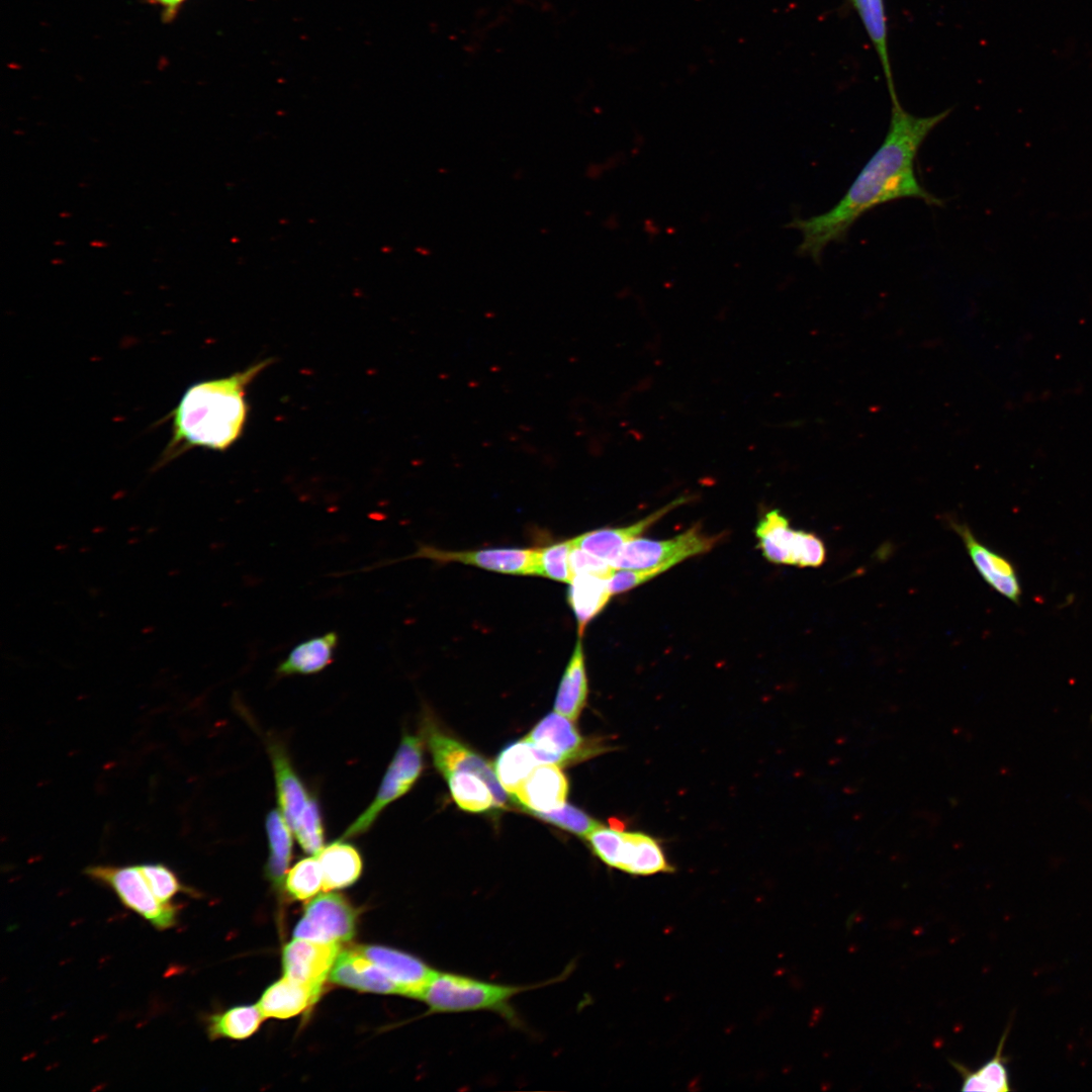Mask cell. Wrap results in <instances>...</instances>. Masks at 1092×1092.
I'll return each instance as SVG.
<instances>
[{"instance_id": "cell-1", "label": "cell", "mask_w": 1092, "mask_h": 1092, "mask_svg": "<svg viewBox=\"0 0 1092 1092\" xmlns=\"http://www.w3.org/2000/svg\"><path fill=\"white\" fill-rule=\"evenodd\" d=\"M891 101L888 132L843 197L826 212L807 218L795 217L787 224L802 234L797 249L799 255L819 262L828 245L841 242L862 214L881 204L901 198L920 199L930 206L942 204L919 182L914 165L919 148L949 114V109L930 116H917L906 111L897 96Z\"/></svg>"}, {"instance_id": "cell-2", "label": "cell", "mask_w": 1092, "mask_h": 1092, "mask_svg": "<svg viewBox=\"0 0 1092 1092\" xmlns=\"http://www.w3.org/2000/svg\"><path fill=\"white\" fill-rule=\"evenodd\" d=\"M269 360L258 362L230 376L190 385L169 414L171 439L158 464L164 465L193 448L224 452L242 436L249 404V384Z\"/></svg>"}, {"instance_id": "cell-3", "label": "cell", "mask_w": 1092, "mask_h": 1092, "mask_svg": "<svg viewBox=\"0 0 1092 1092\" xmlns=\"http://www.w3.org/2000/svg\"><path fill=\"white\" fill-rule=\"evenodd\" d=\"M533 986L506 985L473 977L435 970L417 994L429 1013L490 1011L516 1021L512 1000Z\"/></svg>"}, {"instance_id": "cell-4", "label": "cell", "mask_w": 1092, "mask_h": 1092, "mask_svg": "<svg viewBox=\"0 0 1092 1092\" xmlns=\"http://www.w3.org/2000/svg\"><path fill=\"white\" fill-rule=\"evenodd\" d=\"M585 838L604 863L626 874L652 876L674 872L660 842L647 833L601 824Z\"/></svg>"}, {"instance_id": "cell-5", "label": "cell", "mask_w": 1092, "mask_h": 1092, "mask_svg": "<svg viewBox=\"0 0 1092 1092\" xmlns=\"http://www.w3.org/2000/svg\"><path fill=\"white\" fill-rule=\"evenodd\" d=\"M85 874L110 888L124 907L148 921L157 930L177 925L180 906L160 901L148 885L139 864H97L86 868Z\"/></svg>"}, {"instance_id": "cell-6", "label": "cell", "mask_w": 1092, "mask_h": 1092, "mask_svg": "<svg viewBox=\"0 0 1092 1092\" xmlns=\"http://www.w3.org/2000/svg\"><path fill=\"white\" fill-rule=\"evenodd\" d=\"M721 535H708L700 526L665 540L635 538L625 544L611 565L615 569H668L685 559L710 551Z\"/></svg>"}, {"instance_id": "cell-7", "label": "cell", "mask_w": 1092, "mask_h": 1092, "mask_svg": "<svg viewBox=\"0 0 1092 1092\" xmlns=\"http://www.w3.org/2000/svg\"><path fill=\"white\" fill-rule=\"evenodd\" d=\"M573 722L554 711L541 719L525 736L533 745L541 763L561 766L586 760L613 749L601 738L583 737Z\"/></svg>"}, {"instance_id": "cell-8", "label": "cell", "mask_w": 1092, "mask_h": 1092, "mask_svg": "<svg viewBox=\"0 0 1092 1092\" xmlns=\"http://www.w3.org/2000/svg\"><path fill=\"white\" fill-rule=\"evenodd\" d=\"M422 769V740L406 733L401 738L374 799L366 810L347 828L342 838L355 837L365 833L374 824L385 807L412 789Z\"/></svg>"}, {"instance_id": "cell-9", "label": "cell", "mask_w": 1092, "mask_h": 1092, "mask_svg": "<svg viewBox=\"0 0 1092 1092\" xmlns=\"http://www.w3.org/2000/svg\"><path fill=\"white\" fill-rule=\"evenodd\" d=\"M423 733L434 764L444 778L453 771L473 772L482 778L490 788L496 808L506 807L507 792L500 786L491 763L467 745L445 734L429 720L424 723Z\"/></svg>"}, {"instance_id": "cell-10", "label": "cell", "mask_w": 1092, "mask_h": 1092, "mask_svg": "<svg viewBox=\"0 0 1092 1092\" xmlns=\"http://www.w3.org/2000/svg\"><path fill=\"white\" fill-rule=\"evenodd\" d=\"M356 918V909L343 896L323 894L307 904L293 936L326 943L348 941L355 934Z\"/></svg>"}, {"instance_id": "cell-11", "label": "cell", "mask_w": 1092, "mask_h": 1092, "mask_svg": "<svg viewBox=\"0 0 1092 1092\" xmlns=\"http://www.w3.org/2000/svg\"><path fill=\"white\" fill-rule=\"evenodd\" d=\"M537 554V549L491 548L451 551L421 545L414 556L428 558L439 563L459 562L506 574L536 575Z\"/></svg>"}, {"instance_id": "cell-12", "label": "cell", "mask_w": 1092, "mask_h": 1092, "mask_svg": "<svg viewBox=\"0 0 1092 1092\" xmlns=\"http://www.w3.org/2000/svg\"><path fill=\"white\" fill-rule=\"evenodd\" d=\"M339 953V943L295 938L283 949L285 977L302 984L323 987Z\"/></svg>"}, {"instance_id": "cell-13", "label": "cell", "mask_w": 1092, "mask_h": 1092, "mask_svg": "<svg viewBox=\"0 0 1092 1092\" xmlns=\"http://www.w3.org/2000/svg\"><path fill=\"white\" fill-rule=\"evenodd\" d=\"M399 988L400 995L414 998L435 972L426 962L411 953L382 945L355 947Z\"/></svg>"}, {"instance_id": "cell-14", "label": "cell", "mask_w": 1092, "mask_h": 1092, "mask_svg": "<svg viewBox=\"0 0 1092 1092\" xmlns=\"http://www.w3.org/2000/svg\"><path fill=\"white\" fill-rule=\"evenodd\" d=\"M953 526L962 536L972 561L984 580L1001 596L1019 605L1022 588L1010 560L980 543L968 527L959 524Z\"/></svg>"}, {"instance_id": "cell-15", "label": "cell", "mask_w": 1092, "mask_h": 1092, "mask_svg": "<svg viewBox=\"0 0 1092 1092\" xmlns=\"http://www.w3.org/2000/svg\"><path fill=\"white\" fill-rule=\"evenodd\" d=\"M567 794L568 781L560 766L541 763L532 770L512 797L524 809L535 814L563 806Z\"/></svg>"}, {"instance_id": "cell-16", "label": "cell", "mask_w": 1092, "mask_h": 1092, "mask_svg": "<svg viewBox=\"0 0 1092 1092\" xmlns=\"http://www.w3.org/2000/svg\"><path fill=\"white\" fill-rule=\"evenodd\" d=\"M687 499V497H678L644 519L627 527L602 528L583 533L571 539L572 545L589 554L600 557L611 564L625 544L639 537L671 510L686 503Z\"/></svg>"}, {"instance_id": "cell-17", "label": "cell", "mask_w": 1092, "mask_h": 1092, "mask_svg": "<svg viewBox=\"0 0 1092 1092\" xmlns=\"http://www.w3.org/2000/svg\"><path fill=\"white\" fill-rule=\"evenodd\" d=\"M329 977L337 985L358 991L400 995L397 985L355 947L339 953Z\"/></svg>"}, {"instance_id": "cell-18", "label": "cell", "mask_w": 1092, "mask_h": 1092, "mask_svg": "<svg viewBox=\"0 0 1092 1092\" xmlns=\"http://www.w3.org/2000/svg\"><path fill=\"white\" fill-rule=\"evenodd\" d=\"M269 751L280 812L292 829L309 801L307 791L284 748L277 743H271Z\"/></svg>"}, {"instance_id": "cell-19", "label": "cell", "mask_w": 1092, "mask_h": 1092, "mask_svg": "<svg viewBox=\"0 0 1092 1092\" xmlns=\"http://www.w3.org/2000/svg\"><path fill=\"white\" fill-rule=\"evenodd\" d=\"M322 991L323 987L302 984L284 977L263 993L258 1007L265 1018H290L314 1004Z\"/></svg>"}, {"instance_id": "cell-20", "label": "cell", "mask_w": 1092, "mask_h": 1092, "mask_svg": "<svg viewBox=\"0 0 1092 1092\" xmlns=\"http://www.w3.org/2000/svg\"><path fill=\"white\" fill-rule=\"evenodd\" d=\"M338 643L339 637L336 632L311 637L294 646L286 658L279 663L276 673L287 676L320 672L332 663Z\"/></svg>"}, {"instance_id": "cell-21", "label": "cell", "mask_w": 1092, "mask_h": 1092, "mask_svg": "<svg viewBox=\"0 0 1092 1092\" xmlns=\"http://www.w3.org/2000/svg\"><path fill=\"white\" fill-rule=\"evenodd\" d=\"M315 856L323 871V889L326 891L350 887L361 876L362 857L351 843L336 840L324 846Z\"/></svg>"}, {"instance_id": "cell-22", "label": "cell", "mask_w": 1092, "mask_h": 1092, "mask_svg": "<svg viewBox=\"0 0 1092 1092\" xmlns=\"http://www.w3.org/2000/svg\"><path fill=\"white\" fill-rule=\"evenodd\" d=\"M609 576L589 573L574 574L567 590V603L575 616L578 634L607 606L611 598Z\"/></svg>"}, {"instance_id": "cell-23", "label": "cell", "mask_w": 1092, "mask_h": 1092, "mask_svg": "<svg viewBox=\"0 0 1092 1092\" xmlns=\"http://www.w3.org/2000/svg\"><path fill=\"white\" fill-rule=\"evenodd\" d=\"M755 535L762 555L772 563L795 565L798 530L779 511L771 510L759 520Z\"/></svg>"}, {"instance_id": "cell-24", "label": "cell", "mask_w": 1092, "mask_h": 1092, "mask_svg": "<svg viewBox=\"0 0 1092 1092\" xmlns=\"http://www.w3.org/2000/svg\"><path fill=\"white\" fill-rule=\"evenodd\" d=\"M587 696L584 653L579 638L559 684L554 711L575 721L586 704Z\"/></svg>"}, {"instance_id": "cell-25", "label": "cell", "mask_w": 1092, "mask_h": 1092, "mask_svg": "<svg viewBox=\"0 0 1092 1092\" xmlns=\"http://www.w3.org/2000/svg\"><path fill=\"white\" fill-rule=\"evenodd\" d=\"M1009 1029L1010 1027L1007 1026L1003 1032L995 1055L976 1071H971L965 1065L953 1060L949 1061L963 1080L962 1091L1007 1092L1011 1090L1006 1065L1007 1058L1004 1056V1046Z\"/></svg>"}, {"instance_id": "cell-26", "label": "cell", "mask_w": 1092, "mask_h": 1092, "mask_svg": "<svg viewBox=\"0 0 1092 1092\" xmlns=\"http://www.w3.org/2000/svg\"><path fill=\"white\" fill-rule=\"evenodd\" d=\"M539 764L541 762L533 745L524 737L502 749L494 760L493 768L500 786L513 795Z\"/></svg>"}, {"instance_id": "cell-27", "label": "cell", "mask_w": 1092, "mask_h": 1092, "mask_svg": "<svg viewBox=\"0 0 1092 1092\" xmlns=\"http://www.w3.org/2000/svg\"><path fill=\"white\" fill-rule=\"evenodd\" d=\"M269 856L266 876L276 889L282 887L292 853L291 828L281 812L272 810L266 817Z\"/></svg>"}, {"instance_id": "cell-28", "label": "cell", "mask_w": 1092, "mask_h": 1092, "mask_svg": "<svg viewBox=\"0 0 1092 1092\" xmlns=\"http://www.w3.org/2000/svg\"><path fill=\"white\" fill-rule=\"evenodd\" d=\"M265 1018L257 1006H236L221 1013H215L207 1019L209 1038L244 1039L259 1028Z\"/></svg>"}, {"instance_id": "cell-29", "label": "cell", "mask_w": 1092, "mask_h": 1092, "mask_svg": "<svg viewBox=\"0 0 1092 1092\" xmlns=\"http://www.w3.org/2000/svg\"><path fill=\"white\" fill-rule=\"evenodd\" d=\"M880 58L890 96L896 95L887 46L884 0H850Z\"/></svg>"}, {"instance_id": "cell-30", "label": "cell", "mask_w": 1092, "mask_h": 1092, "mask_svg": "<svg viewBox=\"0 0 1092 1092\" xmlns=\"http://www.w3.org/2000/svg\"><path fill=\"white\" fill-rule=\"evenodd\" d=\"M451 796L458 807L472 813L485 812L495 806L494 796L479 776L466 771H453L445 777Z\"/></svg>"}, {"instance_id": "cell-31", "label": "cell", "mask_w": 1092, "mask_h": 1092, "mask_svg": "<svg viewBox=\"0 0 1092 1092\" xmlns=\"http://www.w3.org/2000/svg\"><path fill=\"white\" fill-rule=\"evenodd\" d=\"M284 887L294 900L313 897L324 887V876L316 856L297 861L285 877Z\"/></svg>"}, {"instance_id": "cell-32", "label": "cell", "mask_w": 1092, "mask_h": 1092, "mask_svg": "<svg viewBox=\"0 0 1092 1092\" xmlns=\"http://www.w3.org/2000/svg\"><path fill=\"white\" fill-rule=\"evenodd\" d=\"M572 547L570 539L537 549L536 575L569 583L573 576L569 565Z\"/></svg>"}, {"instance_id": "cell-33", "label": "cell", "mask_w": 1092, "mask_h": 1092, "mask_svg": "<svg viewBox=\"0 0 1092 1092\" xmlns=\"http://www.w3.org/2000/svg\"><path fill=\"white\" fill-rule=\"evenodd\" d=\"M139 867L155 896L164 903H172V899L178 894L193 895L194 893L179 880L174 871L164 863L147 862Z\"/></svg>"}, {"instance_id": "cell-34", "label": "cell", "mask_w": 1092, "mask_h": 1092, "mask_svg": "<svg viewBox=\"0 0 1092 1092\" xmlns=\"http://www.w3.org/2000/svg\"><path fill=\"white\" fill-rule=\"evenodd\" d=\"M292 830L305 852L315 855L324 847L323 818L314 798L309 799Z\"/></svg>"}, {"instance_id": "cell-35", "label": "cell", "mask_w": 1092, "mask_h": 1092, "mask_svg": "<svg viewBox=\"0 0 1092 1092\" xmlns=\"http://www.w3.org/2000/svg\"><path fill=\"white\" fill-rule=\"evenodd\" d=\"M532 815L584 838L602 824L582 810L566 803L552 811Z\"/></svg>"}, {"instance_id": "cell-36", "label": "cell", "mask_w": 1092, "mask_h": 1092, "mask_svg": "<svg viewBox=\"0 0 1092 1092\" xmlns=\"http://www.w3.org/2000/svg\"><path fill=\"white\" fill-rule=\"evenodd\" d=\"M665 566L645 569H614L608 578V586L611 595H618L632 589L660 573L666 571Z\"/></svg>"}, {"instance_id": "cell-37", "label": "cell", "mask_w": 1092, "mask_h": 1092, "mask_svg": "<svg viewBox=\"0 0 1092 1092\" xmlns=\"http://www.w3.org/2000/svg\"><path fill=\"white\" fill-rule=\"evenodd\" d=\"M826 558L823 541L815 534L798 531L795 565L799 567H818Z\"/></svg>"}, {"instance_id": "cell-38", "label": "cell", "mask_w": 1092, "mask_h": 1092, "mask_svg": "<svg viewBox=\"0 0 1092 1092\" xmlns=\"http://www.w3.org/2000/svg\"><path fill=\"white\" fill-rule=\"evenodd\" d=\"M569 565L572 574L589 573L602 576H610L615 569L612 565L588 552L573 546L569 554Z\"/></svg>"}, {"instance_id": "cell-39", "label": "cell", "mask_w": 1092, "mask_h": 1092, "mask_svg": "<svg viewBox=\"0 0 1092 1092\" xmlns=\"http://www.w3.org/2000/svg\"><path fill=\"white\" fill-rule=\"evenodd\" d=\"M169 13L175 11L185 0H153Z\"/></svg>"}]
</instances>
